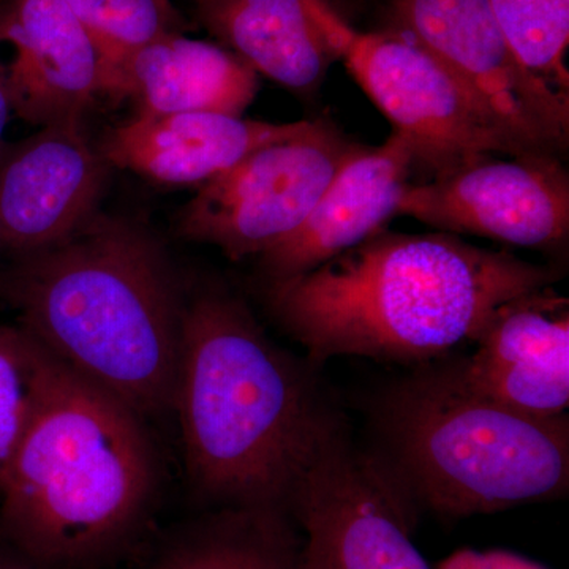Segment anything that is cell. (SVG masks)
I'll return each mask as SVG.
<instances>
[{
  "mask_svg": "<svg viewBox=\"0 0 569 569\" xmlns=\"http://www.w3.org/2000/svg\"><path fill=\"white\" fill-rule=\"evenodd\" d=\"M415 157L402 134L378 148H365L336 174L298 230L260 254L269 280L305 274L367 238L397 216L410 183Z\"/></svg>",
  "mask_w": 569,
  "mask_h": 569,
  "instance_id": "5bb4252c",
  "label": "cell"
},
{
  "mask_svg": "<svg viewBox=\"0 0 569 569\" xmlns=\"http://www.w3.org/2000/svg\"><path fill=\"white\" fill-rule=\"evenodd\" d=\"M485 557L490 569H546L526 557L507 552V550H490L485 552Z\"/></svg>",
  "mask_w": 569,
  "mask_h": 569,
  "instance_id": "7402d4cb",
  "label": "cell"
},
{
  "mask_svg": "<svg viewBox=\"0 0 569 569\" xmlns=\"http://www.w3.org/2000/svg\"><path fill=\"white\" fill-rule=\"evenodd\" d=\"M10 103L7 100L6 92L0 86V142H2L3 133H6L7 119H9Z\"/></svg>",
  "mask_w": 569,
  "mask_h": 569,
  "instance_id": "cb8c5ba5",
  "label": "cell"
},
{
  "mask_svg": "<svg viewBox=\"0 0 569 569\" xmlns=\"http://www.w3.org/2000/svg\"><path fill=\"white\" fill-rule=\"evenodd\" d=\"M475 342L473 355L445 369L459 387L535 417H567V298L550 287L520 295L498 307Z\"/></svg>",
  "mask_w": 569,
  "mask_h": 569,
  "instance_id": "8fae6325",
  "label": "cell"
},
{
  "mask_svg": "<svg viewBox=\"0 0 569 569\" xmlns=\"http://www.w3.org/2000/svg\"><path fill=\"white\" fill-rule=\"evenodd\" d=\"M397 216L413 217L443 233L556 249L569 233L568 171L550 153L485 157L408 183Z\"/></svg>",
  "mask_w": 569,
  "mask_h": 569,
  "instance_id": "30bf717a",
  "label": "cell"
},
{
  "mask_svg": "<svg viewBox=\"0 0 569 569\" xmlns=\"http://www.w3.org/2000/svg\"><path fill=\"white\" fill-rule=\"evenodd\" d=\"M488 3L520 62L550 88L568 96L569 0H488Z\"/></svg>",
  "mask_w": 569,
  "mask_h": 569,
  "instance_id": "ffe728a7",
  "label": "cell"
},
{
  "mask_svg": "<svg viewBox=\"0 0 569 569\" xmlns=\"http://www.w3.org/2000/svg\"><path fill=\"white\" fill-rule=\"evenodd\" d=\"M381 456L415 503L449 518L563 497L568 417L523 413L459 387L443 370L389 392Z\"/></svg>",
  "mask_w": 569,
  "mask_h": 569,
  "instance_id": "5b68a950",
  "label": "cell"
},
{
  "mask_svg": "<svg viewBox=\"0 0 569 569\" xmlns=\"http://www.w3.org/2000/svg\"><path fill=\"white\" fill-rule=\"evenodd\" d=\"M58 367L21 326H0V482Z\"/></svg>",
  "mask_w": 569,
  "mask_h": 569,
  "instance_id": "d6986e66",
  "label": "cell"
},
{
  "mask_svg": "<svg viewBox=\"0 0 569 569\" xmlns=\"http://www.w3.org/2000/svg\"><path fill=\"white\" fill-rule=\"evenodd\" d=\"M153 489L144 418L59 365L0 482V526L40 567L78 568L130 537Z\"/></svg>",
  "mask_w": 569,
  "mask_h": 569,
  "instance_id": "277c9868",
  "label": "cell"
},
{
  "mask_svg": "<svg viewBox=\"0 0 569 569\" xmlns=\"http://www.w3.org/2000/svg\"><path fill=\"white\" fill-rule=\"evenodd\" d=\"M100 92L132 97L144 116H242L257 96L258 77L233 52L171 33L103 66Z\"/></svg>",
  "mask_w": 569,
  "mask_h": 569,
  "instance_id": "e0dca14e",
  "label": "cell"
},
{
  "mask_svg": "<svg viewBox=\"0 0 569 569\" xmlns=\"http://www.w3.org/2000/svg\"><path fill=\"white\" fill-rule=\"evenodd\" d=\"M310 121L271 123L222 112L137 114L104 138L108 164L171 186H201L263 146L301 133Z\"/></svg>",
  "mask_w": 569,
  "mask_h": 569,
  "instance_id": "2e32d148",
  "label": "cell"
},
{
  "mask_svg": "<svg viewBox=\"0 0 569 569\" xmlns=\"http://www.w3.org/2000/svg\"><path fill=\"white\" fill-rule=\"evenodd\" d=\"M362 91L436 176L485 157L531 152L462 81L403 33L348 31L342 58Z\"/></svg>",
  "mask_w": 569,
  "mask_h": 569,
  "instance_id": "52a82bcc",
  "label": "cell"
},
{
  "mask_svg": "<svg viewBox=\"0 0 569 569\" xmlns=\"http://www.w3.org/2000/svg\"><path fill=\"white\" fill-rule=\"evenodd\" d=\"M321 408L309 369L238 298L220 288L187 296L173 411L187 473L208 500L284 511Z\"/></svg>",
  "mask_w": 569,
  "mask_h": 569,
  "instance_id": "3957f363",
  "label": "cell"
},
{
  "mask_svg": "<svg viewBox=\"0 0 569 569\" xmlns=\"http://www.w3.org/2000/svg\"><path fill=\"white\" fill-rule=\"evenodd\" d=\"M153 569H306L301 533L279 509L223 508L164 550Z\"/></svg>",
  "mask_w": 569,
  "mask_h": 569,
  "instance_id": "ac0fdd59",
  "label": "cell"
},
{
  "mask_svg": "<svg viewBox=\"0 0 569 569\" xmlns=\"http://www.w3.org/2000/svg\"><path fill=\"white\" fill-rule=\"evenodd\" d=\"M387 6L392 31L436 56L520 144L563 159L569 97L520 62L488 0H387Z\"/></svg>",
  "mask_w": 569,
  "mask_h": 569,
  "instance_id": "9c48e42d",
  "label": "cell"
},
{
  "mask_svg": "<svg viewBox=\"0 0 569 569\" xmlns=\"http://www.w3.org/2000/svg\"><path fill=\"white\" fill-rule=\"evenodd\" d=\"M361 148L331 123L310 121L296 137L263 146L201 183L183 208L182 234L231 260L260 257L301 227Z\"/></svg>",
  "mask_w": 569,
  "mask_h": 569,
  "instance_id": "ba28073f",
  "label": "cell"
},
{
  "mask_svg": "<svg viewBox=\"0 0 569 569\" xmlns=\"http://www.w3.org/2000/svg\"><path fill=\"white\" fill-rule=\"evenodd\" d=\"M557 277L443 231L381 230L312 271L269 280L266 295L317 365L336 356L422 362L475 342L498 307Z\"/></svg>",
  "mask_w": 569,
  "mask_h": 569,
  "instance_id": "6da1fadb",
  "label": "cell"
},
{
  "mask_svg": "<svg viewBox=\"0 0 569 569\" xmlns=\"http://www.w3.org/2000/svg\"><path fill=\"white\" fill-rule=\"evenodd\" d=\"M10 293L21 328L63 369L141 418L173 411L187 296L144 228L93 213L58 244L22 254Z\"/></svg>",
  "mask_w": 569,
  "mask_h": 569,
  "instance_id": "7a4b0ae2",
  "label": "cell"
},
{
  "mask_svg": "<svg viewBox=\"0 0 569 569\" xmlns=\"http://www.w3.org/2000/svg\"><path fill=\"white\" fill-rule=\"evenodd\" d=\"M100 54L63 0H10L0 14V86L36 126L81 121L100 92Z\"/></svg>",
  "mask_w": 569,
  "mask_h": 569,
  "instance_id": "7c38bea8",
  "label": "cell"
},
{
  "mask_svg": "<svg viewBox=\"0 0 569 569\" xmlns=\"http://www.w3.org/2000/svg\"><path fill=\"white\" fill-rule=\"evenodd\" d=\"M81 121L44 126L0 174V236L22 254L69 238L93 216L107 168Z\"/></svg>",
  "mask_w": 569,
  "mask_h": 569,
  "instance_id": "4fadbf2b",
  "label": "cell"
},
{
  "mask_svg": "<svg viewBox=\"0 0 569 569\" xmlns=\"http://www.w3.org/2000/svg\"><path fill=\"white\" fill-rule=\"evenodd\" d=\"M228 51L284 88H318L342 58L347 24L326 0H194Z\"/></svg>",
  "mask_w": 569,
  "mask_h": 569,
  "instance_id": "9a60e30c",
  "label": "cell"
},
{
  "mask_svg": "<svg viewBox=\"0 0 569 569\" xmlns=\"http://www.w3.org/2000/svg\"><path fill=\"white\" fill-rule=\"evenodd\" d=\"M63 3L99 51L102 67L162 37L181 33L183 26L170 0H63Z\"/></svg>",
  "mask_w": 569,
  "mask_h": 569,
  "instance_id": "44dd1931",
  "label": "cell"
},
{
  "mask_svg": "<svg viewBox=\"0 0 569 569\" xmlns=\"http://www.w3.org/2000/svg\"><path fill=\"white\" fill-rule=\"evenodd\" d=\"M417 507L381 456L356 448L323 406L295 468L284 511L306 569H430L411 538Z\"/></svg>",
  "mask_w": 569,
  "mask_h": 569,
  "instance_id": "8992f818",
  "label": "cell"
},
{
  "mask_svg": "<svg viewBox=\"0 0 569 569\" xmlns=\"http://www.w3.org/2000/svg\"><path fill=\"white\" fill-rule=\"evenodd\" d=\"M0 569H47L29 560L28 557L18 552L14 556H0Z\"/></svg>",
  "mask_w": 569,
  "mask_h": 569,
  "instance_id": "603a6c76",
  "label": "cell"
}]
</instances>
